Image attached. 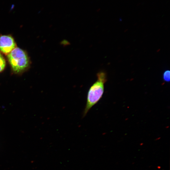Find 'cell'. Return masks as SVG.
<instances>
[{
	"instance_id": "4",
	"label": "cell",
	"mask_w": 170,
	"mask_h": 170,
	"mask_svg": "<svg viewBox=\"0 0 170 170\" xmlns=\"http://www.w3.org/2000/svg\"><path fill=\"white\" fill-rule=\"evenodd\" d=\"M5 66V60L3 55L0 53V72L4 70Z\"/></svg>"
},
{
	"instance_id": "1",
	"label": "cell",
	"mask_w": 170,
	"mask_h": 170,
	"mask_svg": "<svg viewBox=\"0 0 170 170\" xmlns=\"http://www.w3.org/2000/svg\"><path fill=\"white\" fill-rule=\"evenodd\" d=\"M97 80L89 88L87 96V102L83 114L84 117L91 108L100 99L103 95L104 84L106 81V76L104 72H100L97 74Z\"/></svg>"
},
{
	"instance_id": "2",
	"label": "cell",
	"mask_w": 170,
	"mask_h": 170,
	"mask_svg": "<svg viewBox=\"0 0 170 170\" xmlns=\"http://www.w3.org/2000/svg\"><path fill=\"white\" fill-rule=\"evenodd\" d=\"M13 71L19 74L24 72L29 67V60L25 52L18 47L15 48L7 55Z\"/></svg>"
},
{
	"instance_id": "5",
	"label": "cell",
	"mask_w": 170,
	"mask_h": 170,
	"mask_svg": "<svg viewBox=\"0 0 170 170\" xmlns=\"http://www.w3.org/2000/svg\"><path fill=\"white\" fill-rule=\"evenodd\" d=\"M170 71L169 70L165 71L163 73V80L166 82H169L170 80Z\"/></svg>"
},
{
	"instance_id": "3",
	"label": "cell",
	"mask_w": 170,
	"mask_h": 170,
	"mask_svg": "<svg viewBox=\"0 0 170 170\" xmlns=\"http://www.w3.org/2000/svg\"><path fill=\"white\" fill-rule=\"evenodd\" d=\"M16 46L13 38L9 35L0 36V51L5 54H9Z\"/></svg>"
}]
</instances>
